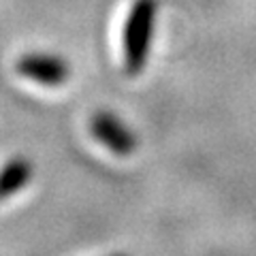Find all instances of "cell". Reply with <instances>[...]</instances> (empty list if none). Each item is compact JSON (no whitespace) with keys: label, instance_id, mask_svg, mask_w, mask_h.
<instances>
[{"label":"cell","instance_id":"obj_2","mask_svg":"<svg viewBox=\"0 0 256 256\" xmlns=\"http://www.w3.org/2000/svg\"><path fill=\"white\" fill-rule=\"evenodd\" d=\"M90 130L102 146L109 148L118 156L132 154L134 148L139 146L134 132L124 122H120L114 114H109V111H98V114L92 116Z\"/></svg>","mask_w":256,"mask_h":256},{"label":"cell","instance_id":"obj_3","mask_svg":"<svg viewBox=\"0 0 256 256\" xmlns=\"http://www.w3.org/2000/svg\"><path fill=\"white\" fill-rule=\"evenodd\" d=\"M18 73L43 86H60L70 77L66 62L58 58V56H45V54H28L20 58Z\"/></svg>","mask_w":256,"mask_h":256},{"label":"cell","instance_id":"obj_4","mask_svg":"<svg viewBox=\"0 0 256 256\" xmlns=\"http://www.w3.org/2000/svg\"><path fill=\"white\" fill-rule=\"evenodd\" d=\"M32 178V164L26 158H13L0 169V201L20 192Z\"/></svg>","mask_w":256,"mask_h":256},{"label":"cell","instance_id":"obj_1","mask_svg":"<svg viewBox=\"0 0 256 256\" xmlns=\"http://www.w3.org/2000/svg\"><path fill=\"white\" fill-rule=\"evenodd\" d=\"M156 20V0H137L124 28V64L130 75H139L148 60L152 30Z\"/></svg>","mask_w":256,"mask_h":256},{"label":"cell","instance_id":"obj_5","mask_svg":"<svg viewBox=\"0 0 256 256\" xmlns=\"http://www.w3.org/2000/svg\"><path fill=\"white\" fill-rule=\"evenodd\" d=\"M111 256H128V254H111Z\"/></svg>","mask_w":256,"mask_h":256}]
</instances>
